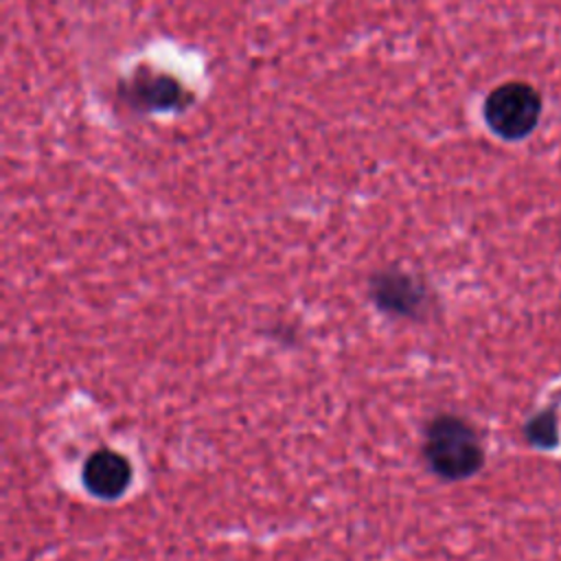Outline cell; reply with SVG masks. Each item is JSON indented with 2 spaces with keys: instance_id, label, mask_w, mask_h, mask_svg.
<instances>
[{
  "instance_id": "6",
  "label": "cell",
  "mask_w": 561,
  "mask_h": 561,
  "mask_svg": "<svg viewBox=\"0 0 561 561\" xmlns=\"http://www.w3.org/2000/svg\"><path fill=\"white\" fill-rule=\"evenodd\" d=\"M524 436L530 445L539 449H552L559 443V430H557V408L550 405L535 414L526 425H524Z\"/></svg>"
},
{
  "instance_id": "1",
  "label": "cell",
  "mask_w": 561,
  "mask_h": 561,
  "mask_svg": "<svg viewBox=\"0 0 561 561\" xmlns=\"http://www.w3.org/2000/svg\"><path fill=\"white\" fill-rule=\"evenodd\" d=\"M423 458L443 480H467L482 469L484 447L469 421L438 414L425 425Z\"/></svg>"
},
{
  "instance_id": "3",
  "label": "cell",
  "mask_w": 561,
  "mask_h": 561,
  "mask_svg": "<svg viewBox=\"0 0 561 561\" xmlns=\"http://www.w3.org/2000/svg\"><path fill=\"white\" fill-rule=\"evenodd\" d=\"M370 298L381 311L399 318H421L432 305L425 280L399 267L379 270L370 276Z\"/></svg>"
},
{
  "instance_id": "5",
  "label": "cell",
  "mask_w": 561,
  "mask_h": 561,
  "mask_svg": "<svg viewBox=\"0 0 561 561\" xmlns=\"http://www.w3.org/2000/svg\"><path fill=\"white\" fill-rule=\"evenodd\" d=\"M127 101L145 112L173 110L191 99L182 83L167 72H151L149 68H136L131 79L125 83Z\"/></svg>"
},
{
  "instance_id": "2",
  "label": "cell",
  "mask_w": 561,
  "mask_h": 561,
  "mask_svg": "<svg viewBox=\"0 0 561 561\" xmlns=\"http://www.w3.org/2000/svg\"><path fill=\"white\" fill-rule=\"evenodd\" d=\"M541 112V92L533 83L519 79L495 85L482 103V116L486 127L497 138L508 142L528 138L539 125Z\"/></svg>"
},
{
  "instance_id": "4",
  "label": "cell",
  "mask_w": 561,
  "mask_h": 561,
  "mask_svg": "<svg viewBox=\"0 0 561 561\" xmlns=\"http://www.w3.org/2000/svg\"><path fill=\"white\" fill-rule=\"evenodd\" d=\"M131 476V462L110 447L92 451L81 469L83 486L99 500L121 497L127 491Z\"/></svg>"
}]
</instances>
